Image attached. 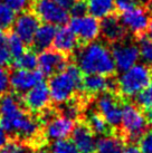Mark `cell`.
<instances>
[{
  "label": "cell",
  "instance_id": "1",
  "mask_svg": "<svg viewBox=\"0 0 152 153\" xmlns=\"http://www.w3.org/2000/svg\"><path fill=\"white\" fill-rule=\"evenodd\" d=\"M73 56L74 63L85 74H100L105 76L115 75L116 67L112 53L103 43L92 42L80 45Z\"/></svg>",
  "mask_w": 152,
  "mask_h": 153
},
{
  "label": "cell",
  "instance_id": "2",
  "mask_svg": "<svg viewBox=\"0 0 152 153\" xmlns=\"http://www.w3.org/2000/svg\"><path fill=\"white\" fill-rule=\"evenodd\" d=\"M82 82L83 72L71 60L64 71L49 77L48 88L51 102L60 104L82 93Z\"/></svg>",
  "mask_w": 152,
  "mask_h": 153
},
{
  "label": "cell",
  "instance_id": "3",
  "mask_svg": "<svg viewBox=\"0 0 152 153\" xmlns=\"http://www.w3.org/2000/svg\"><path fill=\"white\" fill-rule=\"evenodd\" d=\"M151 81V67L147 64H135L116 78L118 93L122 98L134 97Z\"/></svg>",
  "mask_w": 152,
  "mask_h": 153
},
{
  "label": "cell",
  "instance_id": "4",
  "mask_svg": "<svg viewBox=\"0 0 152 153\" xmlns=\"http://www.w3.org/2000/svg\"><path fill=\"white\" fill-rule=\"evenodd\" d=\"M149 123L144 112L138 104L122 102V117L118 133L125 142L134 143L148 130Z\"/></svg>",
  "mask_w": 152,
  "mask_h": 153
},
{
  "label": "cell",
  "instance_id": "5",
  "mask_svg": "<svg viewBox=\"0 0 152 153\" xmlns=\"http://www.w3.org/2000/svg\"><path fill=\"white\" fill-rule=\"evenodd\" d=\"M122 100L116 92L105 91L98 94L94 101L96 102V110L115 132H118L122 117Z\"/></svg>",
  "mask_w": 152,
  "mask_h": 153
},
{
  "label": "cell",
  "instance_id": "6",
  "mask_svg": "<svg viewBox=\"0 0 152 153\" xmlns=\"http://www.w3.org/2000/svg\"><path fill=\"white\" fill-rule=\"evenodd\" d=\"M30 9L44 22L63 26L68 22L67 10L57 4L54 0H33Z\"/></svg>",
  "mask_w": 152,
  "mask_h": 153
},
{
  "label": "cell",
  "instance_id": "7",
  "mask_svg": "<svg viewBox=\"0 0 152 153\" xmlns=\"http://www.w3.org/2000/svg\"><path fill=\"white\" fill-rule=\"evenodd\" d=\"M19 98H20L22 106L28 112L35 115L51 105V98L48 85L42 81L33 86L29 91L22 94Z\"/></svg>",
  "mask_w": 152,
  "mask_h": 153
},
{
  "label": "cell",
  "instance_id": "8",
  "mask_svg": "<svg viewBox=\"0 0 152 153\" xmlns=\"http://www.w3.org/2000/svg\"><path fill=\"white\" fill-rule=\"evenodd\" d=\"M120 20L127 30V33L135 37H139L141 35H144L147 31L150 20V13L147 8L135 4L132 8L122 11Z\"/></svg>",
  "mask_w": 152,
  "mask_h": 153
},
{
  "label": "cell",
  "instance_id": "9",
  "mask_svg": "<svg viewBox=\"0 0 152 153\" xmlns=\"http://www.w3.org/2000/svg\"><path fill=\"white\" fill-rule=\"evenodd\" d=\"M69 28L77 37L80 45L92 43L100 36V22L93 16L73 17Z\"/></svg>",
  "mask_w": 152,
  "mask_h": 153
},
{
  "label": "cell",
  "instance_id": "10",
  "mask_svg": "<svg viewBox=\"0 0 152 153\" xmlns=\"http://www.w3.org/2000/svg\"><path fill=\"white\" fill-rule=\"evenodd\" d=\"M112 56L116 71L124 72L138 63L140 58L138 45L124 39L120 43L112 45Z\"/></svg>",
  "mask_w": 152,
  "mask_h": 153
},
{
  "label": "cell",
  "instance_id": "11",
  "mask_svg": "<svg viewBox=\"0 0 152 153\" xmlns=\"http://www.w3.org/2000/svg\"><path fill=\"white\" fill-rule=\"evenodd\" d=\"M39 25L40 19L31 9H28L20 13L17 18H15L13 25V33L24 42L26 46L30 47Z\"/></svg>",
  "mask_w": 152,
  "mask_h": 153
},
{
  "label": "cell",
  "instance_id": "12",
  "mask_svg": "<svg viewBox=\"0 0 152 153\" xmlns=\"http://www.w3.org/2000/svg\"><path fill=\"white\" fill-rule=\"evenodd\" d=\"M71 60H72L71 56L65 55L56 49L47 48L45 51H39L38 66L44 76L51 77L56 73L64 71Z\"/></svg>",
  "mask_w": 152,
  "mask_h": 153
},
{
  "label": "cell",
  "instance_id": "13",
  "mask_svg": "<svg viewBox=\"0 0 152 153\" xmlns=\"http://www.w3.org/2000/svg\"><path fill=\"white\" fill-rule=\"evenodd\" d=\"M105 91H112L118 93V84L115 75L105 76L100 74H87L86 76H83L82 92L86 96H89V98H95L98 94Z\"/></svg>",
  "mask_w": 152,
  "mask_h": 153
},
{
  "label": "cell",
  "instance_id": "14",
  "mask_svg": "<svg viewBox=\"0 0 152 153\" xmlns=\"http://www.w3.org/2000/svg\"><path fill=\"white\" fill-rule=\"evenodd\" d=\"M44 75L40 71L35 69H21L17 68L13 73L9 74V83L10 88L13 89V94L20 97L22 94L29 91L33 86L42 81Z\"/></svg>",
  "mask_w": 152,
  "mask_h": 153
},
{
  "label": "cell",
  "instance_id": "15",
  "mask_svg": "<svg viewBox=\"0 0 152 153\" xmlns=\"http://www.w3.org/2000/svg\"><path fill=\"white\" fill-rule=\"evenodd\" d=\"M100 35L103 40L109 45H114L127 39V30L121 22L116 13L102 18L100 22Z\"/></svg>",
  "mask_w": 152,
  "mask_h": 153
},
{
  "label": "cell",
  "instance_id": "16",
  "mask_svg": "<svg viewBox=\"0 0 152 153\" xmlns=\"http://www.w3.org/2000/svg\"><path fill=\"white\" fill-rule=\"evenodd\" d=\"M74 126L75 121L58 113L42 126V132L47 141L62 140L71 136Z\"/></svg>",
  "mask_w": 152,
  "mask_h": 153
},
{
  "label": "cell",
  "instance_id": "17",
  "mask_svg": "<svg viewBox=\"0 0 152 153\" xmlns=\"http://www.w3.org/2000/svg\"><path fill=\"white\" fill-rule=\"evenodd\" d=\"M72 141L80 153H95L96 139L84 121H77L72 132Z\"/></svg>",
  "mask_w": 152,
  "mask_h": 153
},
{
  "label": "cell",
  "instance_id": "18",
  "mask_svg": "<svg viewBox=\"0 0 152 153\" xmlns=\"http://www.w3.org/2000/svg\"><path fill=\"white\" fill-rule=\"evenodd\" d=\"M51 45L54 47V49L72 57L77 47L80 46V43L71 28L62 26L58 30H56L55 37Z\"/></svg>",
  "mask_w": 152,
  "mask_h": 153
},
{
  "label": "cell",
  "instance_id": "19",
  "mask_svg": "<svg viewBox=\"0 0 152 153\" xmlns=\"http://www.w3.org/2000/svg\"><path fill=\"white\" fill-rule=\"evenodd\" d=\"M92 103L85 108L83 117H82L80 121H84L85 123L89 125V128L93 131V133L95 135L102 136V135H107V134L115 133V131L111 128L110 125H109V123L105 121V119L103 117V115L96 108H93V107L91 106Z\"/></svg>",
  "mask_w": 152,
  "mask_h": 153
},
{
  "label": "cell",
  "instance_id": "20",
  "mask_svg": "<svg viewBox=\"0 0 152 153\" xmlns=\"http://www.w3.org/2000/svg\"><path fill=\"white\" fill-rule=\"evenodd\" d=\"M125 143V140L118 132L102 135L96 141L95 153H123Z\"/></svg>",
  "mask_w": 152,
  "mask_h": 153
},
{
  "label": "cell",
  "instance_id": "21",
  "mask_svg": "<svg viewBox=\"0 0 152 153\" xmlns=\"http://www.w3.org/2000/svg\"><path fill=\"white\" fill-rule=\"evenodd\" d=\"M55 34V25L47 24V22H45L44 25H39L37 31L35 34L34 40L30 45V48L34 49L35 51H42L49 48L53 44Z\"/></svg>",
  "mask_w": 152,
  "mask_h": 153
},
{
  "label": "cell",
  "instance_id": "22",
  "mask_svg": "<svg viewBox=\"0 0 152 153\" xmlns=\"http://www.w3.org/2000/svg\"><path fill=\"white\" fill-rule=\"evenodd\" d=\"M116 10L114 0H87V13L97 19L116 13Z\"/></svg>",
  "mask_w": 152,
  "mask_h": 153
},
{
  "label": "cell",
  "instance_id": "23",
  "mask_svg": "<svg viewBox=\"0 0 152 153\" xmlns=\"http://www.w3.org/2000/svg\"><path fill=\"white\" fill-rule=\"evenodd\" d=\"M11 66L15 68H21V69H35L38 66V56L34 49L28 47L22 55L19 56L17 59L13 60Z\"/></svg>",
  "mask_w": 152,
  "mask_h": 153
},
{
  "label": "cell",
  "instance_id": "24",
  "mask_svg": "<svg viewBox=\"0 0 152 153\" xmlns=\"http://www.w3.org/2000/svg\"><path fill=\"white\" fill-rule=\"evenodd\" d=\"M35 151L31 145L17 139H9L0 149V153H35Z\"/></svg>",
  "mask_w": 152,
  "mask_h": 153
},
{
  "label": "cell",
  "instance_id": "25",
  "mask_svg": "<svg viewBox=\"0 0 152 153\" xmlns=\"http://www.w3.org/2000/svg\"><path fill=\"white\" fill-rule=\"evenodd\" d=\"M138 38H139L138 48H139L140 57L147 65L152 66V39L144 35H141Z\"/></svg>",
  "mask_w": 152,
  "mask_h": 153
},
{
  "label": "cell",
  "instance_id": "26",
  "mask_svg": "<svg viewBox=\"0 0 152 153\" xmlns=\"http://www.w3.org/2000/svg\"><path fill=\"white\" fill-rule=\"evenodd\" d=\"M7 43H8V48L10 51V54L13 56V60L17 59L18 57L22 55V53L26 51V45L15 33L8 34Z\"/></svg>",
  "mask_w": 152,
  "mask_h": 153
},
{
  "label": "cell",
  "instance_id": "27",
  "mask_svg": "<svg viewBox=\"0 0 152 153\" xmlns=\"http://www.w3.org/2000/svg\"><path fill=\"white\" fill-rule=\"evenodd\" d=\"M51 153H80L78 150L76 149L75 144L73 141L67 139H62V140H55L51 144Z\"/></svg>",
  "mask_w": 152,
  "mask_h": 153
},
{
  "label": "cell",
  "instance_id": "28",
  "mask_svg": "<svg viewBox=\"0 0 152 153\" xmlns=\"http://www.w3.org/2000/svg\"><path fill=\"white\" fill-rule=\"evenodd\" d=\"M15 18V13L7 4H0V29L4 31L10 29L13 25Z\"/></svg>",
  "mask_w": 152,
  "mask_h": 153
},
{
  "label": "cell",
  "instance_id": "29",
  "mask_svg": "<svg viewBox=\"0 0 152 153\" xmlns=\"http://www.w3.org/2000/svg\"><path fill=\"white\" fill-rule=\"evenodd\" d=\"M136 104L141 108H152V81L139 94L135 95Z\"/></svg>",
  "mask_w": 152,
  "mask_h": 153
},
{
  "label": "cell",
  "instance_id": "30",
  "mask_svg": "<svg viewBox=\"0 0 152 153\" xmlns=\"http://www.w3.org/2000/svg\"><path fill=\"white\" fill-rule=\"evenodd\" d=\"M4 4H7L13 13H22L28 10L31 7L33 0H4Z\"/></svg>",
  "mask_w": 152,
  "mask_h": 153
},
{
  "label": "cell",
  "instance_id": "31",
  "mask_svg": "<svg viewBox=\"0 0 152 153\" xmlns=\"http://www.w3.org/2000/svg\"><path fill=\"white\" fill-rule=\"evenodd\" d=\"M138 141L141 152L152 153V130H147Z\"/></svg>",
  "mask_w": 152,
  "mask_h": 153
},
{
  "label": "cell",
  "instance_id": "32",
  "mask_svg": "<svg viewBox=\"0 0 152 153\" xmlns=\"http://www.w3.org/2000/svg\"><path fill=\"white\" fill-rule=\"evenodd\" d=\"M9 68L0 67V97L8 93L10 88L9 83Z\"/></svg>",
  "mask_w": 152,
  "mask_h": 153
},
{
  "label": "cell",
  "instance_id": "33",
  "mask_svg": "<svg viewBox=\"0 0 152 153\" xmlns=\"http://www.w3.org/2000/svg\"><path fill=\"white\" fill-rule=\"evenodd\" d=\"M73 17H80L87 13V2L86 0H75V2L69 8Z\"/></svg>",
  "mask_w": 152,
  "mask_h": 153
},
{
  "label": "cell",
  "instance_id": "34",
  "mask_svg": "<svg viewBox=\"0 0 152 153\" xmlns=\"http://www.w3.org/2000/svg\"><path fill=\"white\" fill-rule=\"evenodd\" d=\"M114 1H115V6L118 11H125L136 4L135 0H114Z\"/></svg>",
  "mask_w": 152,
  "mask_h": 153
},
{
  "label": "cell",
  "instance_id": "35",
  "mask_svg": "<svg viewBox=\"0 0 152 153\" xmlns=\"http://www.w3.org/2000/svg\"><path fill=\"white\" fill-rule=\"evenodd\" d=\"M56 4H59L60 7H63L64 9H69L73 6V4L75 2V0H54Z\"/></svg>",
  "mask_w": 152,
  "mask_h": 153
},
{
  "label": "cell",
  "instance_id": "36",
  "mask_svg": "<svg viewBox=\"0 0 152 153\" xmlns=\"http://www.w3.org/2000/svg\"><path fill=\"white\" fill-rule=\"evenodd\" d=\"M123 153H142V152L140 151L139 146H136L134 143H130L127 146L124 148Z\"/></svg>",
  "mask_w": 152,
  "mask_h": 153
},
{
  "label": "cell",
  "instance_id": "37",
  "mask_svg": "<svg viewBox=\"0 0 152 153\" xmlns=\"http://www.w3.org/2000/svg\"><path fill=\"white\" fill-rule=\"evenodd\" d=\"M8 140H9V137H8V135H7V133L0 128V149L7 143Z\"/></svg>",
  "mask_w": 152,
  "mask_h": 153
},
{
  "label": "cell",
  "instance_id": "38",
  "mask_svg": "<svg viewBox=\"0 0 152 153\" xmlns=\"http://www.w3.org/2000/svg\"><path fill=\"white\" fill-rule=\"evenodd\" d=\"M144 115H145V119L148 121L149 125H152V108H147Z\"/></svg>",
  "mask_w": 152,
  "mask_h": 153
},
{
  "label": "cell",
  "instance_id": "39",
  "mask_svg": "<svg viewBox=\"0 0 152 153\" xmlns=\"http://www.w3.org/2000/svg\"><path fill=\"white\" fill-rule=\"evenodd\" d=\"M147 31H148V37L150 39H152V17H150V20H149Z\"/></svg>",
  "mask_w": 152,
  "mask_h": 153
},
{
  "label": "cell",
  "instance_id": "40",
  "mask_svg": "<svg viewBox=\"0 0 152 153\" xmlns=\"http://www.w3.org/2000/svg\"><path fill=\"white\" fill-rule=\"evenodd\" d=\"M35 153H51V152L48 149H45V148L42 146V148H39V149L36 150Z\"/></svg>",
  "mask_w": 152,
  "mask_h": 153
},
{
  "label": "cell",
  "instance_id": "41",
  "mask_svg": "<svg viewBox=\"0 0 152 153\" xmlns=\"http://www.w3.org/2000/svg\"><path fill=\"white\" fill-rule=\"evenodd\" d=\"M135 1H136V2H138V1H143V0H135Z\"/></svg>",
  "mask_w": 152,
  "mask_h": 153
},
{
  "label": "cell",
  "instance_id": "42",
  "mask_svg": "<svg viewBox=\"0 0 152 153\" xmlns=\"http://www.w3.org/2000/svg\"><path fill=\"white\" fill-rule=\"evenodd\" d=\"M151 2H152V0H151Z\"/></svg>",
  "mask_w": 152,
  "mask_h": 153
}]
</instances>
